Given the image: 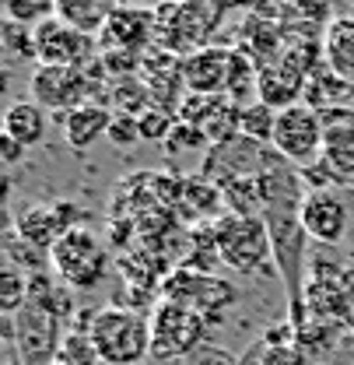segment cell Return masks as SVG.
<instances>
[{"instance_id": "obj_9", "label": "cell", "mask_w": 354, "mask_h": 365, "mask_svg": "<svg viewBox=\"0 0 354 365\" xmlns=\"http://www.w3.org/2000/svg\"><path fill=\"white\" fill-rule=\"evenodd\" d=\"M165 295H169V302H179V306L197 309L200 317L207 319V327L218 323L222 309L235 299V292H231L228 284L214 281L211 274L189 271V267H179V271L165 281Z\"/></svg>"}, {"instance_id": "obj_13", "label": "cell", "mask_w": 354, "mask_h": 365, "mask_svg": "<svg viewBox=\"0 0 354 365\" xmlns=\"http://www.w3.org/2000/svg\"><path fill=\"white\" fill-rule=\"evenodd\" d=\"M302 225L309 239L323 246H337L348 232V204L337 190H309L302 204Z\"/></svg>"}, {"instance_id": "obj_31", "label": "cell", "mask_w": 354, "mask_h": 365, "mask_svg": "<svg viewBox=\"0 0 354 365\" xmlns=\"http://www.w3.org/2000/svg\"><path fill=\"white\" fill-rule=\"evenodd\" d=\"M25 151H28V148H21L18 140H11L7 134L0 137V158H4V165H18V162L25 158Z\"/></svg>"}, {"instance_id": "obj_32", "label": "cell", "mask_w": 354, "mask_h": 365, "mask_svg": "<svg viewBox=\"0 0 354 365\" xmlns=\"http://www.w3.org/2000/svg\"><path fill=\"white\" fill-rule=\"evenodd\" d=\"M49 365H71V362H63V359H60V355H56V359H53V362Z\"/></svg>"}, {"instance_id": "obj_18", "label": "cell", "mask_w": 354, "mask_h": 365, "mask_svg": "<svg viewBox=\"0 0 354 365\" xmlns=\"http://www.w3.org/2000/svg\"><path fill=\"white\" fill-rule=\"evenodd\" d=\"M109 123H113V113L98 102H88V106L63 116V137L74 151H88L98 137L109 134Z\"/></svg>"}, {"instance_id": "obj_10", "label": "cell", "mask_w": 354, "mask_h": 365, "mask_svg": "<svg viewBox=\"0 0 354 365\" xmlns=\"http://www.w3.org/2000/svg\"><path fill=\"white\" fill-rule=\"evenodd\" d=\"M323 155L319 165L330 173V180L354 182V109L337 106L323 109Z\"/></svg>"}, {"instance_id": "obj_19", "label": "cell", "mask_w": 354, "mask_h": 365, "mask_svg": "<svg viewBox=\"0 0 354 365\" xmlns=\"http://www.w3.org/2000/svg\"><path fill=\"white\" fill-rule=\"evenodd\" d=\"M4 134L18 140L21 148H32L46 137V109L32 98H18L4 113Z\"/></svg>"}, {"instance_id": "obj_20", "label": "cell", "mask_w": 354, "mask_h": 365, "mask_svg": "<svg viewBox=\"0 0 354 365\" xmlns=\"http://www.w3.org/2000/svg\"><path fill=\"white\" fill-rule=\"evenodd\" d=\"M113 4H102V0H56V18L60 21H67L74 32H81V36H102V29L109 25V18H113Z\"/></svg>"}, {"instance_id": "obj_12", "label": "cell", "mask_w": 354, "mask_h": 365, "mask_svg": "<svg viewBox=\"0 0 354 365\" xmlns=\"http://www.w3.org/2000/svg\"><path fill=\"white\" fill-rule=\"evenodd\" d=\"M32 49H36L39 67H81L88 36L74 32L60 18H49L39 29H32Z\"/></svg>"}, {"instance_id": "obj_1", "label": "cell", "mask_w": 354, "mask_h": 365, "mask_svg": "<svg viewBox=\"0 0 354 365\" xmlns=\"http://www.w3.org/2000/svg\"><path fill=\"white\" fill-rule=\"evenodd\" d=\"M306 180L302 169L284 162L277 151H270L260 176V218L270 232V250L274 264L281 271V281L288 288V306H291V330L302 334V267H306V239L309 232L302 225V204H306Z\"/></svg>"}, {"instance_id": "obj_11", "label": "cell", "mask_w": 354, "mask_h": 365, "mask_svg": "<svg viewBox=\"0 0 354 365\" xmlns=\"http://www.w3.org/2000/svg\"><path fill=\"white\" fill-rule=\"evenodd\" d=\"M81 211L71 204V200H49V204H36L28 211H21L18 218V235L39 250H53L71 228H78Z\"/></svg>"}, {"instance_id": "obj_3", "label": "cell", "mask_w": 354, "mask_h": 365, "mask_svg": "<svg viewBox=\"0 0 354 365\" xmlns=\"http://www.w3.org/2000/svg\"><path fill=\"white\" fill-rule=\"evenodd\" d=\"M222 264L231 267L235 274H253L264 271L266 260L274 257L270 250V232H266L260 215H231L224 211L222 218L211 225Z\"/></svg>"}, {"instance_id": "obj_14", "label": "cell", "mask_w": 354, "mask_h": 365, "mask_svg": "<svg viewBox=\"0 0 354 365\" xmlns=\"http://www.w3.org/2000/svg\"><path fill=\"white\" fill-rule=\"evenodd\" d=\"M155 36H158V14H155V11L116 7L113 18H109V25H105L102 36H98V46H102V53H109V49L140 53Z\"/></svg>"}, {"instance_id": "obj_2", "label": "cell", "mask_w": 354, "mask_h": 365, "mask_svg": "<svg viewBox=\"0 0 354 365\" xmlns=\"http://www.w3.org/2000/svg\"><path fill=\"white\" fill-rule=\"evenodd\" d=\"M88 337L102 365H137L151 355V319L127 306H105L91 313Z\"/></svg>"}, {"instance_id": "obj_24", "label": "cell", "mask_w": 354, "mask_h": 365, "mask_svg": "<svg viewBox=\"0 0 354 365\" xmlns=\"http://www.w3.org/2000/svg\"><path fill=\"white\" fill-rule=\"evenodd\" d=\"M60 359L71 365H102L98 362V351H95V344H91L88 334H81V330H71V334H63V344H60Z\"/></svg>"}, {"instance_id": "obj_8", "label": "cell", "mask_w": 354, "mask_h": 365, "mask_svg": "<svg viewBox=\"0 0 354 365\" xmlns=\"http://www.w3.org/2000/svg\"><path fill=\"white\" fill-rule=\"evenodd\" d=\"M32 102L53 109L60 120L91 102V78L85 67H39L32 74Z\"/></svg>"}, {"instance_id": "obj_25", "label": "cell", "mask_w": 354, "mask_h": 365, "mask_svg": "<svg viewBox=\"0 0 354 365\" xmlns=\"http://www.w3.org/2000/svg\"><path fill=\"white\" fill-rule=\"evenodd\" d=\"M140 140H169L172 134V127H176V120H172V113H162V109H144L140 116Z\"/></svg>"}, {"instance_id": "obj_4", "label": "cell", "mask_w": 354, "mask_h": 365, "mask_svg": "<svg viewBox=\"0 0 354 365\" xmlns=\"http://www.w3.org/2000/svg\"><path fill=\"white\" fill-rule=\"evenodd\" d=\"M49 271L74 292H91L109 274V253L88 228L78 225L49 250Z\"/></svg>"}, {"instance_id": "obj_26", "label": "cell", "mask_w": 354, "mask_h": 365, "mask_svg": "<svg viewBox=\"0 0 354 365\" xmlns=\"http://www.w3.org/2000/svg\"><path fill=\"white\" fill-rule=\"evenodd\" d=\"M0 39H4V49H7V53H14V56H32V60H36V49H32V29L14 25V21H4Z\"/></svg>"}, {"instance_id": "obj_29", "label": "cell", "mask_w": 354, "mask_h": 365, "mask_svg": "<svg viewBox=\"0 0 354 365\" xmlns=\"http://www.w3.org/2000/svg\"><path fill=\"white\" fill-rule=\"evenodd\" d=\"M264 365H306V355L295 344H281V348L264 344Z\"/></svg>"}, {"instance_id": "obj_17", "label": "cell", "mask_w": 354, "mask_h": 365, "mask_svg": "<svg viewBox=\"0 0 354 365\" xmlns=\"http://www.w3.org/2000/svg\"><path fill=\"white\" fill-rule=\"evenodd\" d=\"M323 60L337 78L354 85V14L333 18L323 29Z\"/></svg>"}, {"instance_id": "obj_28", "label": "cell", "mask_w": 354, "mask_h": 365, "mask_svg": "<svg viewBox=\"0 0 354 365\" xmlns=\"http://www.w3.org/2000/svg\"><path fill=\"white\" fill-rule=\"evenodd\" d=\"M165 144H169L172 151H186V148H200V144H207V134H204L200 127H189V123H176Z\"/></svg>"}, {"instance_id": "obj_30", "label": "cell", "mask_w": 354, "mask_h": 365, "mask_svg": "<svg viewBox=\"0 0 354 365\" xmlns=\"http://www.w3.org/2000/svg\"><path fill=\"white\" fill-rule=\"evenodd\" d=\"M189 362L193 365H235V359L218 351V348H200L197 355H189Z\"/></svg>"}, {"instance_id": "obj_7", "label": "cell", "mask_w": 354, "mask_h": 365, "mask_svg": "<svg viewBox=\"0 0 354 365\" xmlns=\"http://www.w3.org/2000/svg\"><path fill=\"white\" fill-rule=\"evenodd\" d=\"M7 341L18 344L21 362L28 365H49L60 355L63 334H60V317L49 309L28 302L18 317H7Z\"/></svg>"}, {"instance_id": "obj_22", "label": "cell", "mask_w": 354, "mask_h": 365, "mask_svg": "<svg viewBox=\"0 0 354 365\" xmlns=\"http://www.w3.org/2000/svg\"><path fill=\"white\" fill-rule=\"evenodd\" d=\"M49 18H56V4L53 0H4V21H14V25H25V29H39Z\"/></svg>"}, {"instance_id": "obj_5", "label": "cell", "mask_w": 354, "mask_h": 365, "mask_svg": "<svg viewBox=\"0 0 354 365\" xmlns=\"http://www.w3.org/2000/svg\"><path fill=\"white\" fill-rule=\"evenodd\" d=\"M207 319L189 306L162 302L151 317V355L155 359H189L204 348Z\"/></svg>"}, {"instance_id": "obj_15", "label": "cell", "mask_w": 354, "mask_h": 365, "mask_svg": "<svg viewBox=\"0 0 354 365\" xmlns=\"http://www.w3.org/2000/svg\"><path fill=\"white\" fill-rule=\"evenodd\" d=\"M306 74L298 67H291L284 56L270 60L260 67V78H256V102L270 106L274 113H284L291 106H298L306 98Z\"/></svg>"}, {"instance_id": "obj_27", "label": "cell", "mask_w": 354, "mask_h": 365, "mask_svg": "<svg viewBox=\"0 0 354 365\" xmlns=\"http://www.w3.org/2000/svg\"><path fill=\"white\" fill-rule=\"evenodd\" d=\"M109 140L120 144V148H130L140 140V120L130 113H113V123H109Z\"/></svg>"}, {"instance_id": "obj_23", "label": "cell", "mask_w": 354, "mask_h": 365, "mask_svg": "<svg viewBox=\"0 0 354 365\" xmlns=\"http://www.w3.org/2000/svg\"><path fill=\"white\" fill-rule=\"evenodd\" d=\"M25 306H28V277L18 271V267L7 264L0 271V309L7 317H18Z\"/></svg>"}, {"instance_id": "obj_16", "label": "cell", "mask_w": 354, "mask_h": 365, "mask_svg": "<svg viewBox=\"0 0 354 365\" xmlns=\"http://www.w3.org/2000/svg\"><path fill=\"white\" fill-rule=\"evenodd\" d=\"M182 63V85L197 95H224L228 88V71H231V53L224 49H197L179 60Z\"/></svg>"}, {"instance_id": "obj_6", "label": "cell", "mask_w": 354, "mask_h": 365, "mask_svg": "<svg viewBox=\"0 0 354 365\" xmlns=\"http://www.w3.org/2000/svg\"><path fill=\"white\" fill-rule=\"evenodd\" d=\"M284 162L295 169H312L323 155V116L309 102H298L284 113H277V130L270 144Z\"/></svg>"}, {"instance_id": "obj_21", "label": "cell", "mask_w": 354, "mask_h": 365, "mask_svg": "<svg viewBox=\"0 0 354 365\" xmlns=\"http://www.w3.org/2000/svg\"><path fill=\"white\" fill-rule=\"evenodd\" d=\"M274 130H277V113L264 106V102H249L239 109V130L235 134L253 140V144H274Z\"/></svg>"}]
</instances>
